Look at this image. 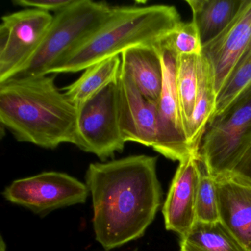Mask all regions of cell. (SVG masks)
Masks as SVG:
<instances>
[{
	"label": "cell",
	"instance_id": "1",
	"mask_svg": "<svg viewBox=\"0 0 251 251\" xmlns=\"http://www.w3.org/2000/svg\"><path fill=\"white\" fill-rule=\"evenodd\" d=\"M156 164L157 157L136 155L89 165L95 238L107 251L142 237L153 221L162 195Z\"/></svg>",
	"mask_w": 251,
	"mask_h": 251
},
{
	"label": "cell",
	"instance_id": "2",
	"mask_svg": "<svg viewBox=\"0 0 251 251\" xmlns=\"http://www.w3.org/2000/svg\"><path fill=\"white\" fill-rule=\"evenodd\" d=\"M77 109L55 84V75L0 83V122L19 142L54 149L75 145Z\"/></svg>",
	"mask_w": 251,
	"mask_h": 251
},
{
	"label": "cell",
	"instance_id": "3",
	"mask_svg": "<svg viewBox=\"0 0 251 251\" xmlns=\"http://www.w3.org/2000/svg\"><path fill=\"white\" fill-rule=\"evenodd\" d=\"M174 6L112 7L108 17L88 37L67 52L48 75L76 73L138 46H159L181 23Z\"/></svg>",
	"mask_w": 251,
	"mask_h": 251
},
{
	"label": "cell",
	"instance_id": "4",
	"mask_svg": "<svg viewBox=\"0 0 251 251\" xmlns=\"http://www.w3.org/2000/svg\"><path fill=\"white\" fill-rule=\"evenodd\" d=\"M112 6L92 0H73L53 15L39 48L11 78L47 75L51 68L96 30L111 13Z\"/></svg>",
	"mask_w": 251,
	"mask_h": 251
},
{
	"label": "cell",
	"instance_id": "5",
	"mask_svg": "<svg viewBox=\"0 0 251 251\" xmlns=\"http://www.w3.org/2000/svg\"><path fill=\"white\" fill-rule=\"evenodd\" d=\"M251 147V85L211 117L200 146V159L217 179L231 173Z\"/></svg>",
	"mask_w": 251,
	"mask_h": 251
},
{
	"label": "cell",
	"instance_id": "6",
	"mask_svg": "<svg viewBox=\"0 0 251 251\" xmlns=\"http://www.w3.org/2000/svg\"><path fill=\"white\" fill-rule=\"evenodd\" d=\"M126 143L120 127L117 82L77 110L75 145L105 161L123 152Z\"/></svg>",
	"mask_w": 251,
	"mask_h": 251
},
{
	"label": "cell",
	"instance_id": "7",
	"mask_svg": "<svg viewBox=\"0 0 251 251\" xmlns=\"http://www.w3.org/2000/svg\"><path fill=\"white\" fill-rule=\"evenodd\" d=\"M50 12L26 8L3 16L0 25V83L34 55L52 23Z\"/></svg>",
	"mask_w": 251,
	"mask_h": 251
},
{
	"label": "cell",
	"instance_id": "8",
	"mask_svg": "<svg viewBox=\"0 0 251 251\" xmlns=\"http://www.w3.org/2000/svg\"><path fill=\"white\" fill-rule=\"evenodd\" d=\"M87 185L59 172H46L14 180L4 191L5 199L45 214L57 208L84 203L89 195Z\"/></svg>",
	"mask_w": 251,
	"mask_h": 251
},
{
	"label": "cell",
	"instance_id": "9",
	"mask_svg": "<svg viewBox=\"0 0 251 251\" xmlns=\"http://www.w3.org/2000/svg\"><path fill=\"white\" fill-rule=\"evenodd\" d=\"M163 82L157 103L158 134L154 151L173 161L180 162L194 153L189 148L182 122L176 87L177 58L161 45Z\"/></svg>",
	"mask_w": 251,
	"mask_h": 251
},
{
	"label": "cell",
	"instance_id": "10",
	"mask_svg": "<svg viewBox=\"0 0 251 251\" xmlns=\"http://www.w3.org/2000/svg\"><path fill=\"white\" fill-rule=\"evenodd\" d=\"M251 43V0H244L237 15L215 39L202 46L216 94L223 89Z\"/></svg>",
	"mask_w": 251,
	"mask_h": 251
},
{
	"label": "cell",
	"instance_id": "11",
	"mask_svg": "<svg viewBox=\"0 0 251 251\" xmlns=\"http://www.w3.org/2000/svg\"><path fill=\"white\" fill-rule=\"evenodd\" d=\"M201 164L198 154H192L179 162L163 206L166 228L177 233L180 237L197 222Z\"/></svg>",
	"mask_w": 251,
	"mask_h": 251
},
{
	"label": "cell",
	"instance_id": "12",
	"mask_svg": "<svg viewBox=\"0 0 251 251\" xmlns=\"http://www.w3.org/2000/svg\"><path fill=\"white\" fill-rule=\"evenodd\" d=\"M117 86L120 127L125 141L153 148L158 134L157 103L147 100L130 77L122 72Z\"/></svg>",
	"mask_w": 251,
	"mask_h": 251
},
{
	"label": "cell",
	"instance_id": "13",
	"mask_svg": "<svg viewBox=\"0 0 251 251\" xmlns=\"http://www.w3.org/2000/svg\"><path fill=\"white\" fill-rule=\"evenodd\" d=\"M220 220L251 251V183L229 173L216 179Z\"/></svg>",
	"mask_w": 251,
	"mask_h": 251
},
{
	"label": "cell",
	"instance_id": "14",
	"mask_svg": "<svg viewBox=\"0 0 251 251\" xmlns=\"http://www.w3.org/2000/svg\"><path fill=\"white\" fill-rule=\"evenodd\" d=\"M159 46H138L120 55L121 72L133 80L139 92L151 102L158 103L163 82Z\"/></svg>",
	"mask_w": 251,
	"mask_h": 251
},
{
	"label": "cell",
	"instance_id": "15",
	"mask_svg": "<svg viewBox=\"0 0 251 251\" xmlns=\"http://www.w3.org/2000/svg\"><path fill=\"white\" fill-rule=\"evenodd\" d=\"M244 0H186L202 46L219 36L234 20Z\"/></svg>",
	"mask_w": 251,
	"mask_h": 251
},
{
	"label": "cell",
	"instance_id": "16",
	"mask_svg": "<svg viewBox=\"0 0 251 251\" xmlns=\"http://www.w3.org/2000/svg\"><path fill=\"white\" fill-rule=\"evenodd\" d=\"M83 71L77 80L63 90L68 100L77 110L105 88L118 81L121 73V57L108 58Z\"/></svg>",
	"mask_w": 251,
	"mask_h": 251
},
{
	"label": "cell",
	"instance_id": "17",
	"mask_svg": "<svg viewBox=\"0 0 251 251\" xmlns=\"http://www.w3.org/2000/svg\"><path fill=\"white\" fill-rule=\"evenodd\" d=\"M198 94L187 133L189 148L196 154L199 152L205 128L214 115L217 101L212 76L202 55L198 63Z\"/></svg>",
	"mask_w": 251,
	"mask_h": 251
},
{
	"label": "cell",
	"instance_id": "18",
	"mask_svg": "<svg viewBox=\"0 0 251 251\" xmlns=\"http://www.w3.org/2000/svg\"><path fill=\"white\" fill-rule=\"evenodd\" d=\"M180 239V251H248L220 220L197 221Z\"/></svg>",
	"mask_w": 251,
	"mask_h": 251
},
{
	"label": "cell",
	"instance_id": "19",
	"mask_svg": "<svg viewBox=\"0 0 251 251\" xmlns=\"http://www.w3.org/2000/svg\"><path fill=\"white\" fill-rule=\"evenodd\" d=\"M199 58L195 55H183L176 59V87L186 139L198 91Z\"/></svg>",
	"mask_w": 251,
	"mask_h": 251
},
{
	"label": "cell",
	"instance_id": "20",
	"mask_svg": "<svg viewBox=\"0 0 251 251\" xmlns=\"http://www.w3.org/2000/svg\"><path fill=\"white\" fill-rule=\"evenodd\" d=\"M251 85V43L217 97L214 115L221 113Z\"/></svg>",
	"mask_w": 251,
	"mask_h": 251
},
{
	"label": "cell",
	"instance_id": "21",
	"mask_svg": "<svg viewBox=\"0 0 251 251\" xmlns=\"http://www.w3.org/2000/svg\"><path fill=\"white\" fill-rule=\"evenodd\" d=\"M176 58L183 55H202V45L198 28L192 21L181 23L161 43Z\"/></svg>",
	"mask_w": 251,
	"mask_h": 251
},
{
	"label": "cell",
	"instance_id": "22",
	"mask_svg": "<svg viewBox=\"0 0 251 251\" xmlns=\"http://www.w3.org/2000/svg\"><path fill=\"white\" fill-rule=\"evenodd\" d=\"M196 217L197 221L204 223L220 221L217 181L208 173L202 162L197 198Z\"/></svg>",
	"mask_w": 251,
	"mask_h": 251
},
{
	"label": "cell",
	"instance_id": "23",
	"mask_svg": "<svg viewBox=\"0 0 251 251\" xmlns=\"http://www.w3.org/2000/svg\"><path fill=\"white\" fill-rule=\"evenodd\" d=\"M73 0H14L13 3L17 6L39 11L57 13L64 9L73 2Z\"/></svg>",
	"mask_w": 251,
	"mask_h": 251
},
{
	"label": "cell",
	"instance_id": "24",
	"mask_svg": "<svg viewBox=\"0 0 251 251\" xmlns=\"http://www.w3.org/2000/svg\"><path fill=\"white\" fill-rule=\"evenodd\" d=\"M232 173L251 183V147L241 158Z\"/></svg>",
	"mask_w": 251,
	"mask_h": 251
}]
</instances>
